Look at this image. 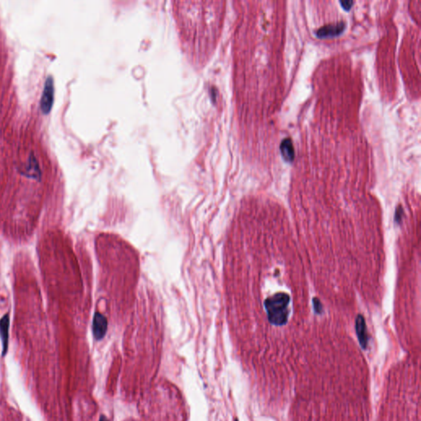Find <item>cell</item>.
Masks as SVG:
<instances>
[{
  "label": "cell",
  "mask_w": 421,
  "mask_h": 421,
  "mask_svg": "<svg viewBox=\"0 0 421 421\" xmlns=\"http://www.w3.org/2000/svg\"><path fill=\"white\" fill-rule=\"evenodd\" d=\"M99 421H109V420L107 419L106 417L104 416H102L100 417Z\"/></svg>",
  "instance_id": "cell-10"
},
{
  "label": "cell",
  "mask_w": 421,
  "mask_h": 421,
  "mask_svg": "<svg viewBox=\"0 0 421 421\" xmlns=\"http://www.w3.org/2000/svg\"><path fill=\"white\" fill-rule=\"evenodd\" d=\"M92 331L96 340H102L106 334L107 320L104 315L96 312L94 316L92 324Z\"/></svg>",
  "instance_id": "cell-4"
},
{
  "label": "cell",
  "mask_w": 421,
  "mask_h": 421,
  "mask_svg": "<svg viewBox=\"0 0 421 421\" xmlns=\"http://www.w3.org/2000/svg\"><path fill=\"white\" fill-rule=\"evenodd\" d=\"M8 331H10V315L6 314L0 320V338L2 340V357L7 354L8 349Z\"/></svg>",
  "instance_id": "cell-5"
},
{
  "label": "cell",
  "mask_w": 421,
  "mask_h": 421,
  "mask_svg": "<svg viewBox=\"0 0 421 421\" xmlns=\"http://www.w3.org/2000/svg\"><path fill=\"white\" fill-rule=\"evenodd\" d=\"M54 80L51 76H48L44 82V90L40 100V110L42 113L46 114L50 112L54 104Z\"/></svg>",
  "instance_id": "cell-2"
},
{
  "label": "cell",
  "mask_w": 421,
  "mask_h": 421,
  "mask_svg": "<svg viewBox=\"0 0 421 421\" xmlns=\"http://www.w3.org/2000/svg\"><path fill=\"white\" fill-rule=\"evenodd\" d=\"M356 331L360 340L364 346L367 342V334H366V324L362 315H358L356 318Z\"/></svg>",
  "instance_id": "cell-7"
},
{
  "label": "cell",
  "mask_w": 421,
  "mask_h": 421,
  "mask_svg": "<svg viewBox=\"0 0 421 421\" xmlns=\"http://www.w3.org/2000/svg\"><path fill=\"white\" fill-rule=\"evenodd\" d=\"M346 24L344 22L329 24L320 28L317 32V36L320 39L336 38L340 36L345 30Z\"/></svg>",
  "instance_id": "cell-3"
},
{
  "label": "cell",
  "mask_w": 421,
  "mask_h": 421,
  "mask_svg": "<svg viewBox=\"0 0 421 421\" xmlns=\"http://www.w3.org/2000/svg\"><path fill=\"white\" fill-rule=\"evenodd\" d=\"M314 310L318 314H320L321 312V310H322V306H321V303H320V301L318 300V298H314Z\"/></svg>",
  "instance_id": "cell-9"
},
{
  "label": "cell",
  "mask_w": 421,
  "mask_h": 421,
  "mask_svg": "<svg viewBox=\"0 0 421 421\" xmlns=\"http://www.w3.org/2000/svg\"><path fill=\"white\" fill-rule=\"evenodd\" d=\"M340 4L344 10L349 11L352 8V5L354 4V2L353 1H343V2H340Z\"/></svg>",
  "instance_id": "cell-8"
},
{
  "label": "cell",
  "mask_w": 421,
  "mask_h": 421,
  "mask_svg": "<svg viewBox=\"0 0 421 421\" xmlns=\"http://www.w3.org/2000/svg\"><path fill=\"white\" fill-rule=\"evenodd\" d=\"M289 296L282 292L276 293L266 298L264 302V306L269 322L276 326L285 325L289 317Z\"/></svg>",
  "instance_id": "cell-1"
},
{
  "label": "cell",
  "mask_w": 421,
  "mask_h": 421,
  "mask_svg": "<svg viewBox=\"0 0 421 421\" xmlns=\"http://www.w3.org/2000/svg\"><path fill=\"white\" fill-rule=\"evenodd\" d=\"M280 153L283 159L286 162H292L294 160V150L292 144V139L286 138L282 142L280 146Z\"/></svg>",
  "instance_id": "cell-6"
}]
</instances>
